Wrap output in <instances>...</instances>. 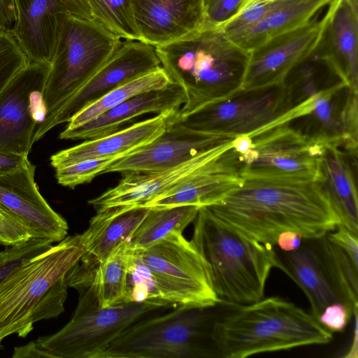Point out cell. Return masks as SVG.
Segmentation results:
<instances>
[{
    "label": "cell",
    "mask_w": 358,
    "mask_h": 358,
    "mask_svg": "<svg viewBox=\"0 0 358 358\" xmlns=\"http://www.w3.org/2000/svg\"><path fill=\"white\" fill-rule=\"evenodd\" d=\"M303 94L300 103L294 104L282 117V124L303 117H310L317 130L310 136L322 143L343 148L352 156L357 154V94L351 92L345 103L338 108L336 101L347 90L342 81L318 90L310 65L301 68Z\"/></svg>",
    "instance_id": "13"
},
{
    "label": "cell",
    "mask_w": 358,
    "mask_h": 358,
    "mask_svg": "<svg viewBox=\"0 0 358 358\" xmlns=\"http://www.w3.org/2000/svg\"><path fill=\"white\" fill-rule=\"evenodd\" d=\"M29 163L28 157L0 152V176L20 169Z\"/></svg>",
    "instance_id": "42"
},
{
    "label": "cell",
    "mask_w": 358,
    "mask_h": 358,
    "mask_svg": "<svg viewBox=\"0 0 358 358\" xmlns=\"http://www.w3.org/2000/svg\"><path fill=\"white\" fill-rule=\"evenodd\" d=\"M328 17L327 10L321 19H312L250 51L241 89L252 90L285 83L291 71L315 52Z\"/></svg>",
    "instance_id": "14"
},
{
    "label": "cell",
    "mask_w": 358,
    "mask_h": 358,
    "mask_svg": "<svg viewBox=\"0 0 358 358\" xmlns=\"http://www.w3.org/2000/svg\"><path fill=\"white\" fill-rule=\"evenodd\" d=\"M93 19L119 38L142 40L131 0H87Z\"/></svg>",
    "instance_id": "33"
},
{
    "label": "cell",
    "mask_w": 358,
    "mask_h": 358,
    "mask_svg": "<svg viewBox=\"0 0 358 358\" xmlns=\"http://www.w3.org/2000/svg\"><path fill=\"white\" fill-rule=\"evenodd\" d=\"M194 221L191 241L209 265L220 303L234 308L262 299L271 269L280 266L273 245L243 236L208 207Z\"/></svg>",
    "instance_id": "4"
},
{
    "label": "cell",
    "mask_w": 358,
    "mask_h": 358,
    "mask_svg": "<svg viewBox=\"0 0 358 358\" xmlns=\"http://www.w3.org/2000/svg\"><path fill=\"white\" fill-rule=\"evenodd\" d=\"M187 101L184 89L171 82L166 86L138 94L74 129H64V140L92 139L120 129L124 124L146 113L175 114Z\"/></svg>",
    "instance_id": "22"
},
{
    "label": "cell",
    "mask_w": 358,
    "mask_h": 358,
    "mask_svg": "<svg viewBox=\"0 0 358 358\" xmlns=\"http://www.w3.org/2000/svg\"><path fill=\"white\" fill-rule=\"evenodd\" d=\"M237 153L232 148L210 168L151 199L143 206L162 208L182 206H212L243 184Z\"/></svg>",
    "instance_id": "23"
},
{
    "label": "cell",
    "mask_w": 358,
    "mask_h": 358,
    "mask_svg": "<svg viewBox=\"0 0 358 358\" xmlns=\"http://www.w3.org/2000/svg\"><path fill=\"white\" fill-rule=\"evenodd\" d=\"M332 0H276L255 23L228 36L241 48L251 51L271 39L297 29Z\"/></svg>",
    "instance_id": "26"
},
{
    "label": "cell",
    "mask_w": 358,
    "mask_h": 358,
    "mask_svg": "<svg viewBox=\"0 0 358 358\" xmlns=\"http://www.w3.org/2000/svg\"><path fill=\"white\" fill-rule=\"evenodd\" d=\"M302 238L303 237L299 233L286 231L278 235L276 244L282 251L288 252L299 249Z\"/></svg>",
    "instance_id": "44"
},
{
    "label": "cell",
    "mask_w": 358,
    "mask_h": 358,
    "mask_svg": "<svg viewBox=\"0 0 358 358\" xmlns=\"http://www.w3.org/2000/svg\"><path fill=\"white\" fill-rule=\"evenodd\" d=\"M161 67L154 45L142 40L124 39L102 67L60 108L47 132L68 122L113 90Z\"/></svg>",
    "instance_id": "15"
},
{
    "label": "cell",
    "mask_w": 358,
    "mask_h": 358,
    "mask_svg": "<svg viewBox=\"0 0 358 358\" xmlns=\"http://www.w3.org/2000/svg\"><path fill=\"white\" fill-rule=\"evenodd\" d=\"M357 0H332L329 17L315 50L322 61L354 93L358 92Z\"/></svg>",
    "instance_id": "19"
},
{
    "label": "cell",
    "mask_w": 358,
    "mask_h": 358,
    "mask_svg": "<svg viewBox=\"0 0 358 358\" xmlns=\"http://www.w3.org/2000/svg\"><path fill=\"white\" fill-rule=\"evenodd\" d=\"M170 117L165 131L160 136L150 143L115 162L103 173L150 172L169 169L234 138L192 130L172 122Z\"/></svg>",
    "instance_id": "17"
},
{
    "label": "cell",
    "mask_w": 358,
    "mask_h": 358,
    "mask_svg": "<svg viewBox=\"0 0 358 358\" xmlns=\"http://www.w3.org/2000/svg\"><path fill=\"white\" fill-rule=\"evenodd\" d=\"M279 268L288 275L305 293L311 306V314L315 319L318 320L327 306L341 302L319 256L313 250L299 248L294 251L285 252L284 260L279 258Z\"/></svg>",
    "instance_id": "28"
},
{
    "label": "cell",
    "mask_w": 358,
    "mask_h": 358,
    "mask_svg": "<svg viewBox=\"0 0 358 358\" xmlns=\"http://www.w3.org/2000/svg\"><path fill=\"white\" fill-rule=\"evenodd\" d=\"M13 358H25V357H49L51 355L44 350L38 345L36 341L20 347H16L13 355Z\"/></svg>",
    "instance_id": "45"
},
{
    "label": "cell",
    "mask_w": 358,
    "mask_h": 358,
    "mask_svg": "<svg viewBox=\"0 0 358 358\" xmlns=\"http://www.w3.org/2000/svg\"><path fill=\"white\" fill-rule=\"evenodd\" d=\"M131 250L127 278L126 303H146L157 308L166 306L155 280L141 259L139 250Z\"/></svg>",
    "instance_id": "34"
},
{
    "label": "cell",
    "mask_w": 358,
    "mask_h": 358,
    "mask_svg": "<svg viewBox=\"0 0 358 358\" xmlns=\"http://www.w3.org/2000/svg\"><path fill=\"white\" fill-rule=\"evenodd\" d=\"M2 348L1 342H0V350Z\"/></svg>",
    "instance_id": "48"
},
{
    "label": "cell",
    "mask_w": 358,
    "mask_h": 358,
    "mask_svg": "<svg viewBox=\"0 0 358 358\" xmlns=\"http://www.w3.org/2000/svg\"><path fill=\"white\" fill-rule=\"evenodd\" d=\"M149 211L144 206H113L96 210L80 234V265L96 268L123 242L128 241Z\"/></svg>",
    "instance_id": "24"
},
{
    "label": "cell",
    "mask_w": 358,
    "mask_h": 358,
    "mask_svg": "<svg viewBox=\"0 0 358 358\" xmlns=\"http://www.w3.org/2000/svg\"><path fill=\"white\" fill-rule=\"evenodd\" d=\"M142 41L154 46L185 37L205 22V0H131Z\"/></svg>",
    "instance_id": "21"
},
{
    "label": "cell",
    "mask_w": 358,
    "mask_h": 358,
    "mask_svg": "<svg viewBox=\"0 0 358 358\" xmlns=\"http://www.w3.org/2000/svg\"><path fill=\"white\" fill-rule=\"evenodd\" d=\"M121 42L94 20L66 17L49 65L43 92L45 117L36 128L34 142L48 133L60 108L110 59Z\"/></svg>",
    "instance_id": "7"
},
{
    "label": "cell",
    "mask_w": 358,
    "mask_h": 358,
    "mask_svg": "<svg viewBox=\"0 0 358 358\" xmlns=\"http://www.w3.org/2000/svg\"><path fill=\"white\" fill-rule=\"evenodd\" d=\"M357 313L358 310H355L353 313V316L355 319V329H354V338L352 344L350 346V349L348 351V354L345 355V357H352V358H357Z\"/></svg>",
    "instance_id": "46"
},
{
    "label": "cell",
    "mask_w": 358,
    "mask_h": 358,
    "mask_svg": "<svg viewBox=\"0 0 358 358\" xmlns=\"http://www.w3.org/2000/svg\"><path fill=\"white\" fill-rule=\"evenodd\" d=\"M220 220L245 236L276 245L286 231L320 239L341 224L322 182L244 180L208 206Z\"/></svg>",
    "instance_id": "1"
},
{
    "label": "cell",
    "mask_w": 358,
    "mask_h": 358,
    "mask_svg": "<svg viewBox=\"0 0 358 358\" xmlns=\"http://www.w3.org/2000/svg\"><path fill=\"white\" fill-rule=\"evenodd\" d=\"M352 316L343 303L336 302L327 306L317 320L331 332H341Z\"/></svg>",
    "instance_id": "40"
},
{
    "label": "cell",
    "mask_w": 358,
    "mask_h": 358,
    "mask_svg": "<svg viewBox=\"0 0 358 358\" xmlns=\"http://www.w3.org/2000/svg\"><path fill=\"white\" fill-rule=\"evenodd\" d=\"M176 114V113H175ZM174 114H159L108 135L88 139L50 157L55 169L80 161L103 157L122 156L150 143L166 129L168 119Z\"/></svg>",
    "instance_id": "25"
},
{
    "label": "cell",
    "mask_w": 358,
    "mask_h": 358,
    "mask_svg": "<svg viewBox=\"0 0 358 358\" xmlns=\"http://www.w3.org/2000/svg\"><path fill=\"white\" fill-rule=\"evenodd\" d=\"M275 1H276V0H244L241 8H240L238 13L236 15H238L239 13H241V12H243L246 8H248L250 6L257 5V4H268V3H272Z\"/></svg>",
    "instance_id": "47"
},
{
    "label": "cell",
    "mask_w": 358,
    "mask_h": 358,
    "mask_svg": "<svg viewBox=\"0 0 358 358\" xmlns=\"http://www.w3.org/2000/svg\"><path fill=\"white\" fill-rule=\"evenodd\" d=\"M155 48L161 66L185 90L187 101L178 115L227 98L242 88L250 52L221 28L203 27Z\"/></svg>",
    "instance_id": "2"
},
{
    "label": "cell",
    "mask_w": 358,
    "mask_h": 358,
    "mask_svg": "<svg viewBox=\"0 0 358 358\" xmlns=\"http://www.w3.org/2000/svg\"><path fill=\"white\" fill-rule=\"evenodd\" d=\"M66 283L79 292L73 317L57 332L36 340L52 358H95L127 327L158 308L134 302L101 307L94 270L73 267Z\"/></svg>",
    "instance_id": "6"
},
{
    "label": "cell",
    "mask_w": 358,
    "mask_h": 358,
    "mask_svg": "<svg viewBox=\"0 0 358 358\" xmlns=\"http://www.w3.org/2000/svg\"><path fill=\"white\" fill-rule=\"evenodd\" d=\"M199 208L192 206L149 208L139 226L128 240L133 250H143L159 241L173 231L183 232L192 222Z\"/></svg>",
    "instance_id": "30"
},
{
    "label": "cell",
    "mask_w": 358,
    "mask_h": 358,
    "mask_svg": "<svg viewBox=\"0 0 358 358\" xmlns=\"http://www.w3.org/2000/svg\"><path fill=\"white\" fill-rule=\"evenodd\" d=\"M131 250L128 241L120 245L94 269L100 306L108 308L126 303L127 278Z\"/></svg>",
    "instance_id": "32"
},
{
    "label": "cell",
    "mask_w": 358,
    "mask_h": 358,
    "mask_svg": "<svg viewBox=\"0 0 358 358\" xmlns=\"http://www.w3.org/2000/svg\"><path fill=\"white\" fill-rule=\"evenodd\" d=\"M16 19L15 0H0V31L10 32Z\"/></svg>",
    "instance_id": "41"
},
{
    "label": "cell",
    "mask_w": 358,
    "mask_h": 358,
    "mask_svg": "<svg viewBox=\"0 0 358 358\" xmlns=\"http://www.w3.org/2000/svg\"><path fill=\"white\" fill-rule=\"evenodd\" d=\"M35 166L25 167L0 176V205L18 218L33 238L52 243L67 236L66 221L48 203L34 180Z\"/></svg>",
    "instance_id": "18"
},
{
    "label": "cell",
    "mask_w": 358,
    "mask_h": 358,
    "mask_svg": "<svg viewBox=\"0 0 358 358\" xmlns=\"http://www.w3.org/2000/svg\"><path fill=\"white\" fill-rule=\"evenodd\" d=\"M234 138H230L169 169L150 172L123 173L117 185L88 201V203L96 210L113 206H143L158 195L213 166L233 148Z\"/></svg>",
    "instance_id": "16"
},
{
    "label": "cell",
    "mask_w": 358,
    "mask_h": 358,
    "mask_svg": "<svg viewBox=\"0 0 358 358\" xmlns=\"http://www.w3.org/2000/svg\"><path fill=\"white\" fill-rule=\"evenodd\" d=\"M322 185L341 224L358 235V198L352 169L340 147L323 143Z\"/></svg>",
    "instance_id": "27"
},
{
    "label": "cell",
    "mask_w": 358,
    "mask_h": 358,
    "mask_svg": "<svg viewBox=\"0 0 358 358\" xmlns=\"http://www.w3.org/2000/svg\"><path fill=\"white\" fill-rule=\"evenodd\" d=\"M202 309L176 308L152 319L135 322L95 358H182L201 320Z\"/></svg>",
    "instance_id": "11"
},
{
    "label": "cell",
    "mask_w": 358,
    "mask_h": 358,
    "mask_svg": "<svg viewBox=\"0 0 358 358\" xmlns=\"http://www.w3.org/2000/svg\"><path fill=\"white\" fill-rule=\"evenodd\" d=\"M171 82L162 67L137 78L113 90L79 111L67 122L66 129L80 127L138 94L164 87Z\"/></svg>",
    "instance_id": "31"
},
{
    "label": "cell",
    "mask_w": 358,
    "mask_h": 358,
    "mask_svg": "<svg viewBox=\"0 0 358 358\" xmlns=\"http://www.w3.org/2000/svg\"><path fill=\"white\" fill-rule=\"evenodd\" d=\"M29 64L13 34L0 31V95L15 76Z\"/></svg>",
    "instance_id": "36"
},
{
    "label": "cell",
    "mask_w": 358,
    "mask_h": 358,
    "mask_svg": "<svg viewBox=\"0 0 358 358\" xmlns=\"http://www.w3.org/2000/svg\"><path fill=\"white\" fill-rule=\"evenodd\" d=\"M292 92L286 83L240 90L231 96L205 104L170 120L192 130L227 138H253L278 126L292 107Z\"/></svg>",
    "instance_id": "8"
},
{
    "label": "cell",
    "mask_w": 358,
    "mask_h": 358,
    "mask_svg": "<svg viewBox=\"0 0 358 358\" xmlns=\"http://www.w3.org/2000/svg\"><path fill=\"white\" fill-rule=\"evenodd\" d=\"M49 65L29 63L0 95V152L28 157L45 117L43 92Z\"/></svg>",
    "instance_id": "12"
},
{
    "label": "cell",
    "mask_w": 358,
    "mask_h": 358,
    "mask_svg": "<svg viewBox=\"0 0 358 358\" xmlns=\"http://www.w3.org/2000/svg\"><path fill=\"white\" fill-rule=\"evenodd\" d=\"M320 239L322 266L340 301L352 315L358 309V262L327 234Z\"/></svg>",
    "instance_id": "29"
},
{
    "label": "cell",
    "mask_w": 358,
    "mask_h": 358,
    "mask_svg": "<svg viewBox=\"0 0 358 358\" xmlns=\"http://www.w3.org/2000/svg\"><path fill=\"white\" fill-rule=\"evenodd\" d=\"M17 19L10 33L29 63L50 65L66 17L60 0H15Z\"/></svg>",
    "instance_id": "20"
},
{
    "label": "cell",
    "mask_w": 358,
    "mask_h": 358,
    "mask_svg": "<svg viewBox=\"0 0 358 358\" xmlns=\"http://www.w3.org/2000/svg\"><path fill=\"white\" fill-rule=\"evenodd\" d=\"M32 237L28 228L13 214L0 205V243L13 246Z\"/></svg>",
    "instance_id": "39"
},
{
    "label": "cell",
    "mask_w": 358,
    "mask_h": 358,
    "mask_svg": "<svg viewBox=\"0 0 358 358\" xmlns=\"http://www.w3.org/2000/svg\"><path fill=\"white\" fill-rule=\"evenodd\" d=\"M52 243L48 239L31 238L0 251V282L24 261L45 251Z\"/></svg>",
    "instance_id": "37"
},
{
    "label": "cell",
    "mask_w": 358,
    "mask_h": 358,
    "mask_svg": "<svg viewBox=\"0 0 358 358\" xmlns=\"http://www.w3.org/2000/svg\"><path fill=\"white\" fill-rule=\"evenodd\" d=\"M60 1L71 16L88 20H94L87 0Z\"/></svg>",
    "instance_id": "43"
},
{
    "label": "cell",
    "mask_w": 358,
    "mask_h": 358,
    "mask_svg": "<svg viewBox=\"0 0 358 358\" xmlns=\"http://www.w3.org/2000/svg\"><path fill=\"white\" fill-rule=\"evenodd\" d=\"M323 143L307 134L281 124L252 138L249 148L238 155L244 180L285 182H322Z\"/></svg>",
    "instance_id": "10"
},
{
    "label": "cell",
    "mask_w": 358,
    "mask_h": 358,
    "mask_svg": "<svg viewBox=\"0 0 358 358\" xmlns=\"http://www.w3.org/2000/svg\"><path fill=\"white\" fill-rule=\"evenodd\" d=\"M83 254L80 234L66 236L0 282V342L12 334L25 337L35 322L64 312L66 274Z\"/></svg>",
    "instance_id": "3"
},
{
    "label": "cell",
    "mask_w": 358,
    "mask_h": 358,
    "mask_svg": "<svg viewBox=\"0 0 358 358\" xmlns=\"http://www.w3.org/2000/svg\"><path fill=\"white\" fill-rule=\"evenodd\" d=\"M244 0H205L203 27L221 28L239 12Z\"/></svg>",
    "instance_id": "38"
},
{
    "label": "cell",
    "mask_w": 358,
    "mask_h": 358,
    "mask_svg": "<svg viewBox=\"0 0 358 358\" xmlns=\"http://www.w3.org/2000/svg\"><path fill=\"white\" fill-rule=\"evenodd\" d=\"M216 321L211 338L220 356L254 355L329 343L332 332L312 314L277 296L234 307Z\"/></svg>",
    "instance_id": "5"
},
{
    "label": "cell",
    "mask_w": 358,
    "mask_h": 358,
    "mask_svg": "<svg viewBox=\"0 0 358 358\" xmlns=\"http://www.w3.org/2000/svg\"><path fill=\"white\" fill-rule=\"evenodd\" d=\"M138 250L166 306L203 309L220 303L208 264L182 232Z\"/></svg>",
    "instance_id": "9"
},
{
    "label": "cell",
    "mask_w": 358,
    "mask_h": 358,
    "mask_svg": "<svg viewBox=\"0 0 358 358\" xmlns=\"http://www.w3.org/2000/svg\"><path fill=\"white\" fill-rule=\"evenodd\" d=\"M122 157H124L110 156L80 161L55 169V176L59 185L73 189L78 185L90 182L96 176L103 174L110 165Z\"/></svg>",
    "instance_id": "35"
}]
</instances>
